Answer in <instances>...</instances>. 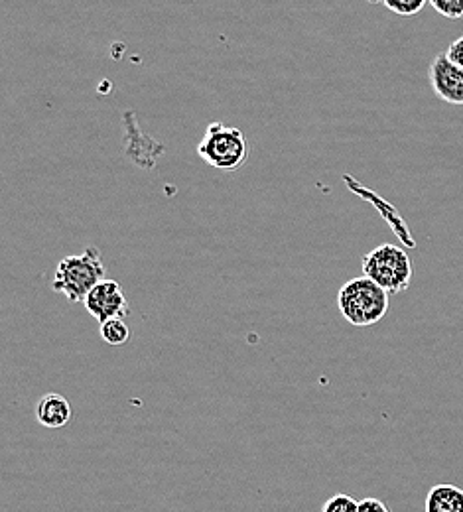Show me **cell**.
<instances>
[{"label": "cell", "mask_w": 463, "mask_h": 512, "mask_svg": "<svg viewBox=\"0 0 463 512\" xmlns=\"http://www.w3.org/2000/svg\"><path fill=\"white\" fill-rule=\"evenodd\" d=\"M337 308L343 320L355 327H369L389 312V292L367 276L345 282L337 294Z\"/></svg>", "instance_id": "cell-1"}, {"label": "cell", "mask_w": 463, "mask_h": 512, "mask_svg": "<svg viewBox=\"0 0 463 512\" xmlns=\"http://www.w3.org/2000/svg\"><path fill=\"white\" fill-rule=\"evenodd\" d=\"M107 278L101 251L97 247H87L79 255L64 256L56 268L54 292L64 294L71 304H83L89 292Z\"/></svg>", "instance_id": "cell-2"}, {"label": "cell", "mask_w": 463, "mask_h": 512, "mask_svg": "<svg viewBox=\"0 0 463 512\" xmlns=\"http://www.w3.org/2000/svg\"><path fill=\"white\" fill-rule=\"evenodd\" d=\"M199 158L223 172H235L249 160V144L243 130L227 127L221 121L209 123L198 146Z\"/></svg>", "instance_id": "cell-3"}, {"label": "cell", "mask_w": 463, "mask_h": 512, "mask_svg": "<svg viewBox=\"0 0 463 512\" xmlns=\"http://www.w3.org/2000/svg\"><path fill=\"white\" fill-rule=\"evenodd\" d=\"M361 266H363V276L371 278L389 294H400L408 290L414 276V266L410 256L391 243H383L363 256Z\"/></svg>", "instance_id": "cell-4"}, {"label": "cell", "mask_w": 463, "mask_h": 512, "mask_svg": "<svg viewBox=\"0 0 463 512\" xmlns=\"http://www.w3.org/2000/svg\"><path fill=\"white\" fill-rule=\"evenodd\" d=\"M85 310L89 312L91 318L105 323V321L115 320V318H125L131 308H129V300L121 288L119 282L105 278L103 282H99L89 296L85 298Z\"/></svg>", "instance_id": "cell-5"}, {"label": "cell", "mask_w": 463, "mask_h": 512, "mask_svg": "<svg viewBox=\"0 0 463 512\" xmlns=\"http://www.w3.org/2000/svg\"><path fill=\"white\" fill-rule=\"evenodd\" d=\"M428 79L438 99L450 105H463V67L454 64L446 52L434 58Z\"/></svg>", "instance_id": "cell-6"}, {"label": "cell", "mask_w": 463, "mask_h": 512, "mask_svg": "<svg viewBox=\"0 0 463 512\" xmlns=\"http://www.w3.org/2000/svg\"><path fill=\"white\" fill-rule=\"evenodd\" d=\"M36 420L44 428H50V430L64 428L71 420V406H69L66 396L56 394V392L44 394L36 404Z\"/></svg>", "instance_id": "cell-7"}, {"label": "cell", "mask_w": 463, "mask_h": 512, "mask_svg": "<svg viewBox=\"0 0 463 512\" xmlns=\"http://www.w3.org/2000/svg\"><path fill=\"white\" fill-rule=\"evenodd\" d=\"M426 512H463V491L456 485H436L428 491Z\"/></svg>", "instance_id": "cell-8"}, {"label": "cell", "mask_w": 463, "mask_h": 512, "mask_svg": "<svg viewBox=\"0 0 463 512\" xmlns=\"http://www.w3.org/2000/svg\"><path fill=\"white\" fill-rule=\"evenodd\" d=\"M101 337L109 345H125L131 339V327L123 318L105 321L101 323Z\"/></svg>", "instance_id": "cell-9"}, {"label": "cell", "mask_w": 463, "mask_h": 512, "mask_svg": "<svg viewBox=\"0 0 463 512\" xmlns=\"http://www.w3.org/2000/svg\"><path fill=\"white\" fill-rule=\"evenodd\" d=\"M381 2L398 16H414L426 6L428 0H381Z\"/></svg>", "instance_id": "cell-10"}, {"label": "cell", "mask_w": 463, "mask_h": 512, "mask_svg": "<svg viewBox=\"0 0 463 512\" xmlns=\"http://www.w3.org/2000/svg\"><path fill=\"white\" fill-rule=\"evenodd\" d=\"M432 8L450 20H463V0H428Z\"/></svg>", "instance_id": "cell-11"}, {"label": "cell", "mask_w": 463, "mask_h": 512, "mask_svg": "<svg viewBox=\"0 0 463 512\" xmlns=\"http://www.w3.org/2000/svg\"><path fill=\"white\" fill-rule=\"evenodd\" d=\"M322 512H359V503L351 495L339 493L326 501Z\"/></svg>", "instance_id": "cell-12"}, {"label": "cell", "mask_w": 463, "mask_h": 512, "mask_svg": "<svg viewBox=\"0 0 463 512\" xmlns=\"http://www.w3.org/2000/svg\"><path fill=\"white\" fill-rule=\"evenodd\" d=\"M446 54H448V58H450L454 64L463 67V36H460L458 40H454V42L450 44V48L446 50Z\"/></svg>", "instance_id": "cell-13"}, {"label": "cell", "mask_w": 463, "mask_h": 512, "mask_svg": "<svg viewBox=\"0 0 463 512\" xmlns=\"http://www.w3.org/2000/svg\"><path fill=\"white\" fill-rule=\"evenodd\" d=\"M359 512H391L389 511V507L383 503V501H379V499H373V497H369V499H363L361 503H359Z\"/></svg>", "instance_id": "cell-14"}]
</instances>
